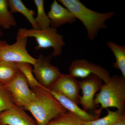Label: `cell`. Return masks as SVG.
I'll list each match as a JSON object with an SVG mask.
<instances>
[{"label": "cell", "mask_w": 125, "mask_h": 125, "mask_svg": "<svg viewBox=\"0 0 125 125\" xmlns=\"http://www.w3.org/2000/svg\"><path fill=\"white\" fill-rule=\"evenodd\" d=\"M31 90L34 99L23 108L31 113L38 125H47L56 117L67 112L48 89L38 86Z\"/></svg>", "instance_id": "1"}, {"label": "cell", "mask_w": 125, "mask_h": 125, "mask_svg": "<svg viewBox=\"0 0 125 125\" xmlns=\"http://www.w3.org/2000/svg\"><path fill=\"white\" fill-rule=\"evenodd\" d=\"M58 1L83 23L87 30V37L90 40L96 38L100 30L106 29V21L115 14V12L112 11L100 13L94 11L87 8L79 0H59Z\"/></svg>", "instance_id": "2"}, {"label": "cell", "mask_w": 125, "mask_h": 125, "mask_svg": "<svg viewBox=\"0 0 125 125\" xmlns=\"http://www.w3.org/2000/svg\"><path fill=\"white\" fill-rule=\"evenodd\" d=\"M100 90L94 99V105L100 104L102 109L116 108L125 113V78L114 75Z\"/></svg>", "instance_id": "3"}, {"label": "cell", "mask_w": 125, "mask_h": 125, "mask_svg": "<svg viewBox=\"0 0 125 125\" xmlns=\"http://www.w3.org/2000/svg\"><path fill=\"white\" fill-rule=\"evenodd\" d=\"M29 37L36 39L38 44L35 48L36 50L52 47V56L61 54L65 42L63 36L58 33L56 29L49 27L43 29L20 28L18 30L16 39Z\"/></svg>", "instance_id": "4"}, {"label": "cell", "mask_w": 125, "mask_h": 125, "mask_svg": "<svg viewBox=\"0 0 125 125\" xmlns=\"http://www.w3.org/2000/svg\"><path fill=\"white\" fill-rule=\"evenodd\" d=\"M52 55L45 56L39 54L32 69L34 77L39 84L48 90L52 87L62 74L58 67L52 64Z\"/></svg>", "instance_id": "5"}, {"label": "cell", "mask_w": 125, "mask_h": 125, "mask_svg": "<svg viewBox=\"0 0 125 125\" xmlns=\"http://www.w3.org/2000/svg\"><path fill=\"white\" fill-rule=\"evenodd\" d=\"M27 40V38L16 39V42L12 45H9L5 42L0 49V61L34 64L36 59L28 52Z\"/></svg>", "instance_id": "6"}, {"label": "cell", "mask_w": 125, "mask_h": 125, "mask_svg": "<svg viewBox=\"0 0 125 125\" xmlns=\"http://www.w3.org/2000/svg\"><path fill=\"white\" fill-rule=\"evenodd\" d=\"M4 84L11 94L14 103L18 106L24 107L34 99V94L29 87L24 75L19 70L12 80Z\"/></svg>", "instance_id": "7"}, {"label": "cell", "mask_w": 125, "mask_h": 125, "mask_svg": "<svg viewBox=\"0 0 125 125\" xmlns=\"http://www.w3.org/2000/svg\"><path fill=\"white\" fill-rule=\"evenodd\" d=\"M79 82L83 95L81 96L79 104L82 106L83 110L87 112L88 111H93L100 115L102 109H96L94 97L103 84V80L96 75L92 74Z\"/></svg>", "instance_id": "8"}, {"label": "cell", "mask_w": 125, "mask_h": 125, "mask_svg": "<svg viewBox=\"0 0 125 125\" xmlns=\"http://www.w3.org/2000/svg\"><path fill=\"white\" fill-rule=\"evenodd\" d=\"M69 70V74L76 78H86L91 75L95 74L105 83H108L111 79L109 72L105 68L84 59L73 61L70 65Z\"/></svg>", "instance_id": "9"}, {"label": "cell", "mask_w": 125, "mask_h": 125, "mask_svg": "<svg viewBox=\"0 0 125 125\" xmlns=\"http://www.w3.org/2000/svg\"><path fill=\"white\" fill-rule=\"evenodd\" d=\"M49 90L61 94L77 105L79 104L81 97L79 81L70 74H62Z\"/></svg>", "instance_id": "10"}, {"label": "cell", "mask_w": 125, "mask_h": 125, "mask_svg": "<svg viewBox=\"0 0 125 125\" xmlns=\"http://www.w3.org/2000/svg\"><path fill=\"white\" fill-rule=\"evenodd\" d=\"M0 125H38L23 108L15 105L0 113Z\"/></svg>", "instance_id": "11"}, {"label": "cell", "mask_w": 125, "mask_h": 125, "mask_svg": "<svg viewBox=\"0 0 125 125\" xmlns=\"http://www.w3.org/2000/svg\"><path fill=\"white\" fill-rule=\"evenodd\" d=\"M47 15L51 21L50 27L56 29L67 23H73L77 20L69 10L56 0L52 3Z\"/></svg>", "instance_id": "12"}, {"label": "cell", "mask_w": 125, "mask_h": 125, "mask_svg": "<svg viewBox=\"0 0 125 125\" xmlns=\"http://www.w3.org/2000/svg\"><path fill=\"white\" fill-rule=\"evenodd\" d=\"M49 91L67 111L75 115L80 118L82 121H92L99 118L100 115L91 114L85 112L79 107L78 105L64 96L56 92L50 90Z\"/></svg>", "instance_id": "13"}, {"label": "cell", "mask_w": 125, "mask_h": 125, "mask_svg": "<svg viewBox=\"0 0 125 125\" xmlns=\"http://www.w3.org/2000/svg\"><path fill=\"white\" fill-rule=\"evenodd\" d=\"M7 0L9 9L11 13H19L22 14L31 24L33 29H39L35 21V13L33 10L28 9L21 0Z\"/></svg>", "instance_id": "14"}, {"label": "cell", "mask_w": 125, "mask_h": 125, "mask_svg": "<svg viewBox=\"0 0 125 125\" xmlns=\"http://www.w3.org/2000/svg\"><path fill=\"white\" fill-rule=\"evenodd\" d=\"M107 45L111 50L115 58L116 61L113 64V67L120 71L122 76L125 78V46L116 44L113 42H108Z\"/></svg>", "instance_id": "15"}, {"label": "cell", "mask_w": 125, "mask_h": 125, "mask_svg": "<svg viewBox=\"0 0 125 125\" xmlns=\"http://www.w3.org/2000/svg\"><path fill=\"white\" fill-rule=\"evenodd\" d=\"M17 23L8 6L7 0H0V27L4 30L16 27Z\"/></svg>", "instance_id": "16"}, {"label": "cell", "mask_w": 125, "mask_h": 125, "mask_svg": "<svg viewBox=\"0 0 125 125\" xmlns=\"http://www.w3.org/2000/svg\"><path fill=\"white\" fill-rule=\"evenodd\" d=\"M19 71L14 62L0 61V83L5 84L10 82Z\"/></svg>", "instance_id": "17"}, {"label": "cell", "mask_w": 125, "mask_h": 125, "mask_svg": "<svg viewBox=\"0 0 125 125\" xmlns=\"http://www.w3.org/2000/svg\"><path fill=\"white\" fill-rule=\"evenodd\" d=\"M107 110V114L104 117L98 118L90 122H83V125H112L119 118L125 115V113L117 110L112 111L109 109Z\"/></svg>", "instance_id": "18"}, {"label": "cell", "mask_w": 125, "mask_h": 125, "mask_svg": "<svg viewBox=\"0 0 125 125\" xmlns=\"http://www.w3.org/2000/svg\"><path fill=\"white\" fill-rule=\"evenodd\" d=\"M47 125H83L82 120L74 114L66 112L56 117Z\"/></svg>", "instance_id": "19"}, {"label": "cell", "mask_w": 125, "mask_h": 125, "mask_svg": "<svg viewBox=\"0 0 125 125\" xmlns=\"http://www.w3.org/2000/svg\"><path fill=\"white\" fill-rule=\"evenodd\" d=\"M33 1L37 10V15L35 21L39 29H44L50 27L51 21L44 9V1L34 0Z\"/></svg>", "instance_id": "20"}, {"label": "cell", "mask_w": 125, "mask_h": 125, "mask_svg": "<svg viewBox=\"0 0 125 125\" xmlns=\"http://www.w3.org/2000/svg\"><path fill=\"white\" fill-rule=\"evenodd\" d=\"M15 63L18 70L24 75L31 89L38 86H41L34 77L30 64L25 62Z\"/></svg>", "instance_id": "21"}, {"label": "cell", "mask_w": 125, "mask_h": 125, "mask_svg": "<svg viewBox=\"0 0 125 125\" xmlns=\"http://www.w3.org/2000/svg\"><path fill=\"white\" fill-rule=\"evenodd\" d=\"M15 105L11 94L4 84L0 83V113Z\"/></svg>", "instance_id": "22"}, {"label": "cell", "mask_w": 125, "mask_h": 125, "mask_svg": "<svg viewBox=\"0 0 125 125\" xmlns=\"http://www.w3.org/2000/svg\"><path fill=\"white\" fill-rule=\"evenodd\" d=\"M112 125H125V115L119 118Z\"/></svg>", "instance_id": "23"}, {"label": "cell", "mask_w": 125, "mask_h": 125, "mask_svg": "<svg viewBox=\"0 0 125 125\" xmlns=\"http://www.w3.org/2000/svg\"><path fill=\"white\" fill-rule=\"evenodd\" d=\"M5 42V41H2L0 40V49L1 47V46Z\"/></svg>", "instance_id": "24"}, {"label": "cell", "mask_w": 125, "mask_h": 125, "mask_svg": "<svg viewBox=\"0 0 125 125\" xmlns=\"http://www.w3.org/2000/svg\"><path fill=\"white\" fill-rule=\"evenodd\" d=\"M3 32H2V30H1V28L0 27V37H2V36H3Z\"/></svg>", "instance_id": "25"}]
</instances>
